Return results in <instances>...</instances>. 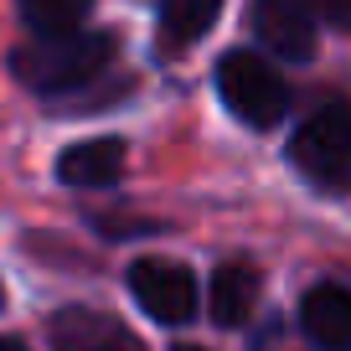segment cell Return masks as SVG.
Here are the masks:
<instances>
[{
    "label": "cell",
    "instance_id": "3",
    "mask_svg": "<svg viewBox=\"0 0 351 351\" xmlns=\"http://www.w3.org/2000/svg\"><path fill=\"white\" fill-rule=\"evenodd\" d=\"M217 99L248 130H274L289 109V83L274 73L263 52H222L217 57Z\"/></svg>",
    "mask_w": 351,
    "mask_h": 351
},
{
    "label": "cell",
    "instance_id": "11",
    "mask_svg": "<svg viewBox=\"0 0 351 351\" xmlns=\"http://www.w3.org/2000/svg\"><path fill=\"white\" fill-rule=\"evenodd\" d=\"M93 0H21V21L36 42H52V36H73L83 32Z\"/></svg>",
    "mask_w": 351,
    "mask_h": 351
},
{
    "label": "cell",
    "instance_id": "15",
    "mask_svg": "<svg viewBox=\"0 0 351 351\" xmlns=\"http://www.w3.org/2000/svg\"><path fill=\"white\" fill-rule=\"evenodd\" d=\"M0 300H5V289H0Z\"/></svg>",
    "mask_w": 351,
    "mask_h": 351
},
{
    "label": "cell",
    "instance_id": "7",
    "mask_svg": "<svg viewBox=\"0 0 351 351\" xmlns=\"http://www.w3.org/2000/svg\"><path fill=\"white\" fill-rule=\"evenodd\" d=\"M124 140L119 134H104V140H77V145H67L62 155H57V181L62 186H83V191H93V186H114L124 176Z\"/></svg>",
    "mask_w": 351,
    "mask_h": 351
},
{
    "label": "cell",
    "instance_id": "13",
    "mask_svg": "<svg viewBox=\"0 0 351 351\" xmlns=\"http://www.w3.org/2000/svg\"><path fill=\"white\" fill-rule=\"evenodd\" d=\"M0 351H26V346H21L16 336H0Z\"/></svg>",
    "mask_w": 351,
    "mask_h": 351
},
{
    "label": "cell",
    "instance_id": "10",
    "mask_svg": "<svg viewBox=\"0 0 351 351\" xmlns=\"http://www.w3.org/2000/svg\"><path fill=\"white\" fill-rule=\"evenodd\" d=\"M222 0H160V52L176 57L217 26Z\"/></svg>",
    "mask_w": 351,
    "mask_h": 351
},
{
    "label": "cell",
    "instance_id": "1",
    "mask_svg": "<svg viewBox=\"0 0 351 351\" xmlns=\"http://www.w3.org/2000/svg\"><path fill=\"white\" fill-rule=\"evenodd\" d=\"M119 52L114 32H73V36H52V42H26L11 52V73L16 83H26L42 99H62L88 88Z\"/></svg>",
    "mask_w": 351,
    "mask_h": 351
},
{
    "label": "cell",
    "instance_id": "2",
    "mask_svg": "<svg viewBox=\"0 0 351 351\" xmlns=\"http://www.w3.org/2000/svg\"><path fill=\"white\" fill-rule=\"evenodd\" d=\"M289 165L320 191H351V104L326 99L289 134Z\"/></svg>",
    "mask_w": 351,
    "mask_h": 351
},
{
    "label": "cell",
    "instance_id": "8",
    "mask_svg": "<svg viewBox=\"0 0 351 351\" xmlns=\"http://www.w3.org/2000/svg\"><path fill=\"white\" fill-rule=\"evenodd\" d=\"M300 326L320 351H351V289L315 285L300 300Z\"/></svg>",
    "mask_w": 351,
    "mask_h": 351
},
{
    "label": "cell",
    "instance_id": "6",
    "mask_svg": "<svg viewBox=\"0 0 351 351\" xmlns=\"http://www.w3.org/2000/svg\"><path fill=\"white\" fill-rule=\"evenodd\" d=\"M47 341H52V351H145L140 336L124 320L104 315V310H88V305L57 310L47 320Z\"/></svg>",
    "mask_w": 351,
    "mask_h": 351
},
{
    "label": "cell",
    "instance_id": "9",
    "mask_svg": "<svg viewBox=\"0 0 351 351\" xmlns=\"http://www.w3.org/2000/svg\"><path fill=\"white\" fill-rule=\"evenodd\" d=\"M258 285H263V279H258V269H253V263H243V258L222 263L217 274H212V295H207L212 320H217L222 330L248 326L253 305H258Z\"/></svg>",
    "mask_w": 351,
    "mask_h": 351
},
{
    "label": "cell",
    "instance_id": "14",
    "mask_svg": "<svg viewBox=\"0 0 351 351\" xmlns=\"http://www.w3.org/2000/svg\"><path fill=\"white\" fill-rule=\"evenodd\" d=\"M171 351H202V346H186V341H181V346H171Z\"/></svg>",
    "mask_w": 351,
    "mask_h": 351
},
{
    "label": "cell",
    "instance_id": "5",
    "mask_svg": "<svg viewBox=\"0 0 351 351\" xmlns=\"http://www.w3.org/2000/svg\"><path fill=\"white\" fill-rule=\"evenodd\" d=\"M248 26L263 42V52L285 57V62H310L320 47V32L295 0H253L248 5Z\"/></svg>",
    "mask_w": 351,
    "mask_h": 351
},
{
    "label": "cell",
    "instance_id": "12",
    "mask_svg": "<svg viewBox=\"0 0 351 351\" xmlns=\"http://www.w3.org/2000/svg\"><path fill=\"white\" fill-rule=\"evenodd\" d=\"M295 5L315 26L326 21V26H336V32H351V0H295Z\"/></svg>",
    "mask_w": 351,
    "mask_h": 351
},
{
    "label": "cell",
    "instance_id": "4",
    "mask_svg": "<svg viewBox=\"0 0 351 351\" xmlns=\"http://www.w3.org/2000/svg\"><path fill=\"white\" fill-rule=\"evenodd\" d=\"M130 295L160 326H186L197 315V274L176 258H134L130 263Z\"/></svg>",
    "mask_w": 351,
    "mask_h": 351
}]
</instances>
